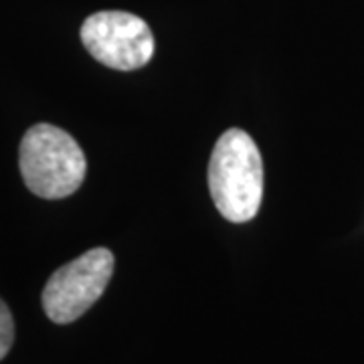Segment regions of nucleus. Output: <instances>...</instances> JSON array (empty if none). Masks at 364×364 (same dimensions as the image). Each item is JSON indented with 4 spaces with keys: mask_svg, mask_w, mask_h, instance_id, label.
<instances>
[{
    "mask_svg": "<svg viewBox=\"0 0 364 364\" xmlns=\"http://www.w3.org/2000/svg\"><path fill=\"white\" fill-rule=\"evenodd\" d=\"M208 191L215 207L231 223L251 221L263 200V160L247 132H223L208 160Z\"/></svg>",
    "mask_w": 364,
    "mask_h": 364,
    "instance_id": "obj_1",
    "label": "nucleus"
},
{
    "mask_svg": "<svg viewBox=\"0 0 364 364\" xmlns=\"http://www.w3.org/2000/svg\"><path fill=\"white\" fill-rule=\"evenodd\" d=\"M18 166L33 195L57 200L83 184L87 160L71 134L51 124H37L23 136Z\"/></svg>",
    "mask_w": 364,
    "mask_h": 364,
    "instance_id": "obj_2",
    "label": "nucleus"
},
{
    "mask_svg": "<svg viewBox=\"0 0 364 364\" xmlns=\"http://www.w3.org/2000/svg\"><path fill=\"white\" fill-rule=\"evenodd\" d=\"M114 253L90 249L53 273L43 289V310L55 324H71L104 296L114 275Z\"/></svg>",
    "mask_w": 364,
    "mask_h": 364,
    "instance_id": "obj_3",
    "label": "nucleus"
},
{
    "mask_svg": "<svg viewBox=\"0 0 364 364\" xmlns=\"http://www.w3.org/2000/svg\"><path fill=\"white\" fill-rule=\"evenodd\" d=\"M81 43L102 65L134 71L148 65L154 55V37L140 16L122 11H102L85 18Z\"/></svg>",
    "mask_w": 364,
    "mask_h": 364,
    "instance_id": "obj_4",
    "label": "nucleus"
},
{
    "mask_svg": "<svg viewBox=\"0 0 364 364\" xmlns=\"http://www.w3.org/2000/svg\"><path fill=\"white\" fill-rule=\"evenodd\" d=\"M14 342V320L9 306L0 299V360L9 354Z\"/></svg>",
    "mask_w": 364,
    "mask_h": 364,
    "instance_id": "obj_5",
    "label": "nucleus"
}]
</instances>
